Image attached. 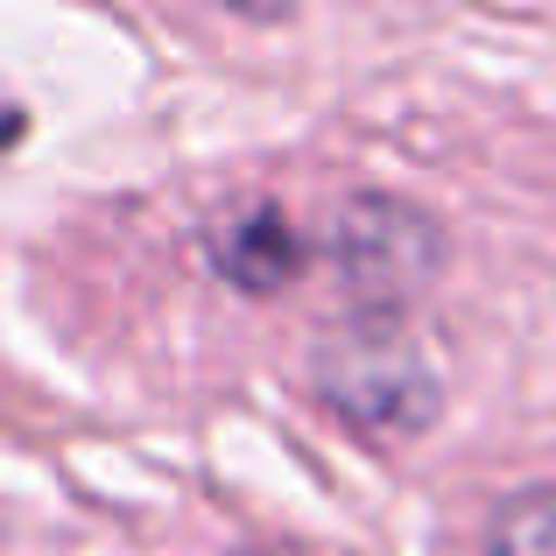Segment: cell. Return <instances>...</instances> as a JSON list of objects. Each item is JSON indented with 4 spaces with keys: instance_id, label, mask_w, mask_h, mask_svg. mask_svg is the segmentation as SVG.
<instances>
[{
    "instance_id": "obj_5",
    "label": "cell",
    "mask_w": 556,
    "mask_h": 556,
    "mask_svg": "<svg viewBox=\"0 0 556 556\" xmlns=\"http://www.w3.org/2000/svg\"><path fill=\"white\" fill-rule=\"evenodd\" d=\"M254 556H289V549H254Z\"/></svg>"
},
{
    "instance_id": "obj_1",
    "label": "cell",
    "mask_w": 556,
    "mask_h": 556,
    "mask_svg": "<svg viewBox=\"0 0 556 556\" xmlns=\"http://www.w3.org/2000/svg\"><path fill=\"white\" fill-rule=\"evenodd\" d=\"M311 380L331 416H345L367 437H416L444 408V380L430 353L394 317H353V325L325 331L311 353Z\"/></svg>"
},
{
    "instance_id": "obj_3",
    "label": "cell",
    "mask_w": 556,
    "mask_h": 556,
    "mask_svg": "<svg viewBox=\"0 0 556 556\" xmlns=\"http://www.w3.org/2000/svg\"><path fill=\"white\" fill-rule=\"evenodd\" d=\"M204 254L247 296H275L303 275V232L275 198H240L204 226Z\"/></svg>"
},
{
    "instance_id": "obj_4",
    "label": "cell",
    "mask_w": 556,
    "mask_h": 556,
    "mask_svg": "<svg viewBox=\"0 0 556 556\" xmlns=\"http://www.w3.org/2000/svg\"><path fill=\"white\" fill-rule=\"evenodd\" d=\"M493 556H556V486H521L493 507Z\"/></svg>"
},
{
    "instance_id": "obj_2",
    "label": "cell",
    "mask_w": 556,
    "mask_h": 556,
    "mask_svg": "<svg viewBox=\"0 0 556 556\" xmlns=\"http://www.w3.org/2000/svg\"><path fill=\"white\" fill-rule=\"evenodd\" d=\"M325 261L345 282V296L367 317H394L402 303H416L444 268V232L422 204L388 198V190H359L331 212L325 226Z\"/></svg>"
}]
</instances>
